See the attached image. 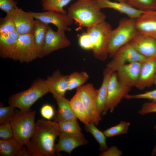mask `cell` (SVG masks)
Returning a JSON list of instances; mask_svg holds the SVG:
<instances>
[{
    "label": "cell",
    "mask_w": 156,
    "mask_h": 156,
    "mask_svg": "<svg viewBox=\"0 0 156 156\" xmlns=\"http://www.w3.org/2000/svg\"><path fill=\"white\" fill-rule=\"evenodd\" d=\"M6 14L10 16L19 35L33 33L35 20L29 12L17 6L12 12Z\"/></svg>",
    "instance_id": "obj_15"
},
{
    "label": "cell",
    "mask_w": 156,
    "mask_h": 156,
    "mask_svg": "<svg viewBox=\"0 0 156 156\" xmlns=\"http://www.w3.org/2000/svg\"><path fill=\"white\" fill-rule=\"evenodd\" d=\"M114 72L106 67L103 71V78L101 86L97 90L96 103L98 111L102 115L105 106L107 93L108 83L110 77Z\"/></svg>",
    "instance_id": "obj_23"
},
{
    "label": "cell",
    "mask_w": 156,
    "mask_h": 156,
    "mask_svg": "<svg viewBox=\"0 0 156 156\" xmlns=\"http://www.w3.org/2000/svg\"><path fill=\"white\" fill-rule=\"evenodd\" d=\"M154 155L156 156V152H155V154H154Z\"/></svg>",
    "instance_id": "obj_47"
},
{
    "label": "cell",
    "mask_w": 156,
    "mask_h": 156,
    "mask_svg": "<svg viewBox=\"0 0 156 156\" xmlns=\"http://www.w3.org/2000/svg\"><path fill=\"white\" fill-rule=\"evenodd\" d=\"M122 154V152L116 146H112L106 151L101 152L100 156H120Z\"/></svg>",
    "instance_id": "obj_41"
},
{
    "label": "cell",
    "mask_w": 156,
    "mask_h": 156,
    "mask_svg": "<svg viewBox=\"0 0 156 156\" xmlns=\"http://www.w3.org/2000/svg\"><path fill=\"white\" fill-rule=\"evenodd\" d=\"M154 128L156 131V125L155 126ZM156 152V143L155 145V147H154L153 149V150L152 153H151L152 155L154 156V154H155Z\"/></svg>",
    "instance_id": "obj_43"
},
{
    "label": "cell",
    "mask_w": 156,
    "mask_h": 156,
    "mask_svg": "<svg viewBox=\"0 0 156 156\" xmlns=\"http://www.w3.org/2000/svg\"><path fill=\"white\" fill-rule=\"evenodd\" d=\"M40 113L43 118L48 120L53 118L55 114L53 107L48 104H45L41 107Z\"/></svg>",
    "instance_id": "obj_39"
},
{
    "label": "cell",
    "mask_w": 156,
    "mask_h": 156,
    "mask_svg": "<svg viewBox=\"0 0 156 156\" xmlns=\"http://www.w3.org/2000/svg\"><path fill=\"white\" fill-rule=\"evenodd\" d=\"M95 1L100 9L104 8L112 9L125 14L129 18L132 19H136L144 12V11L136 9L125 2H112L109 0Z\"/></svg>",
    "instance_id": "obj_20"
},
{
    "label": "cell",
    "mask_w": 156,
    "mask_h": 156,
    "mask_svg": "<svg viewBox=\"0 0 156 156\" xmlns=\"http://www.w3.org/2000/svg\"><path fill=\"white\" fill-rule=\"evenodd\" d=\"M49 92L45 80L38 79L28 89L11 95L8 103L9 105L21 111H27L38 99Z\"/></svg>",
    "instance_id": "obj_3"
},
{
    "label": "cell",
    "mask_w": 156,
    "mask_h": 156,
    "mask_svg": "<svg viewBox=\"0 0 156 156\" xmlns=\"http://www.w3.org/2000/svg\"><path fill=\"white\" fill-rule=\"evenodd\" d=\"M130 123L121 120L117 125L110 127L103 132L106 137H112L119 135L127 133Z\"/></svg>",
    "instance_id": "obj_32"
},
{
    "label": "cell",
    "mask_w": 156,
    "mask_h": 156,
    "mask_svg": "<svg viewBox=\"0 0 156 156\" xmlns=\"http://www.w3.org/2000/svg\"><path fill=\"white\" fill-rule=\"evenodd\" d=\"M70 102L72 109L75 116L84 125L92 121L82 102L79 91L77 90Z\"/></svg>",
    "instance_id": "obj_25"
},
{
    "label": "cell",
    "mask_w": 156,
    "mask_h": 156,
    "mask_svg": "<svg viewBox=\"0 0 156 156\" xmlns=\"http://www.w3.org/2000/svg\"><path fill=\"white\" fill-rule=\"evenodd\" d=\"M80 0V1H89V0Z\"/></svg>",
    "instance_id": "obj_46"
},
{
    "label": "cell",
    "mask_w": 156,
    "mask_h": 156,
    "mask_svg": "<svg viewBox=\"0 0 156 156\" xmlns=\"http://www.w3.org/2000/svg\"><path fill=\"white\" fill-rule=\"evenodd\" d=\"M73 0H41L43 11H53L65 14L67 13L64 7Z\"/></svg>",
    "instance_id": "obj_28"
},
{
    "label": "cell",
    "mask_w": 156,
    "mask_h": 156,
    "mask_svg": "<svg viewBox=\"0 0 156 156\" xmlns=\"http://www.w3.org/2000/svg\"><path fill=\"white\" fill-rule=\"evenodd\" d=\"M156 74V58L146 57L141 62L138 79L135 87L140 90L154 84Z\"/></svg>",
    "instance_id": "obj_14"
},
{
    "label": "cell",
    "mask_w": 156,
    "mask_h": 156,
    "mask_svg": "<svg viewBox=\"0 0 156 156\" xmlns=\"http://www.w3.org/2000/svg\"><path fill=\"white\" fill-rule=\"evenodd\" d=\"M89 75L86 72H75L68 75V90H71L81 86L87 81Z\"/></svg>",
    "instance_id": "obj_29"
},
{
    "label": "cell",
    "mask_w": 156,
    "mask_h": 156,
    "mask_svg": "<svg viewBox=\"0 0 156 156\" xmlns=\"http://www.w3.org/2000/svg\"><path fill=\"white\" fill-rule=\"evenodd\" d=\"M49 92L55 98L59 96L64 97L68 88V75L62 74L60 70L55 71L51 76L45 80Z\"/></svg>",
    "instance_id": "obj_19"
},
{
    "label": "cell",
    "mask_w": 156,
    "mask_h": 156,
    "mask_svg": "<svg viewBox=\"0 0 156 156\" xmlns=\"http://www.w3.org/2000/svg\"><path fill=\"white\" fill-rule=\"evenodd\" d=\"M19 34L16 31L0 34V56L11 58L15 49Z\"/></svg>",
    "instance_id": "obj_21"
},
{
    "label": "cell",
    "mask_w": 156,
    "mask_h": 156,
    "mask_svg": "<svg viewBox=\"0 0 156 156\" xmlns=\"http://www.w3.org/2000/svg\"><path fill=\"white\" fill-rule=\"evenodd\" d=\"M110 24L105 21L87 28L92 44L94 57L104 61L109 55L108 47L110 33L112 30Z\"/></svg>",
    "instance_id": "obj_6"
},
{
    "label": "cell",
    "mask_w": 156,
    "mask_h": 156,
    "mask_svg": "<svg viewBox=\"0 0 156 156\" xmlns=\"http://www.w3.org/2000/svg\"><path fill=\"white\" fill-rule=\"evenodd\" d=\"M77 120L70 119L62 120L58 122L60 132L68 133H81L82 129Z\"/></svg>",
    "instance_id": "obj_30"
},
{
    "label": "cell",
    "mask_w": 156,
    "mask_h": 156,
    "mask_svg": "<svg viewBox=\"0 0 156 156\" xmlns=\"http://www.w3.org/2000/svg\"><path fill=\"white\" fill-rule=\"evenodd\" d=\"M32 156L31 154L27 150V149L24 147L22 150L19 156Z\"/></svg>",
    "instance_id": "obj_42"
},
{
    "label": "cell",
    "mask_w": 156,
    "mask_h": 156,
    "mask_svg": "<svg viewBox=\"0 0 156 156\" xmlns=\"http://www.w3.org/2000/svg\"><path fill=\"white\" fill-rule=\"evenodd\" d=\"M154 84L156 85V74L155 75L154 79Z\"/></svg>",
    "instance_id": "obj_45"
},
{
    "label": "cell",
    "mask_w": 156,
    "mask_h": 156,
    "mask_svg": "<svg viewBox=\"0 0 156 156\" xmlns=\"http://www.w3.org/2000/svg\"><path fill=\"white\" fill-rule=\"evenodd\" d=\"M146 57L139 53L129 43L120 48L106 67L113 72L116 71L122 66L133 62H142Z\"/></svg>",
    "instance_id": "obj_9"
},
{
    "label": "cell",
    "mask_w": 156,
    "mask_h": 156,
    "mask_svg": "<svg viewBox=\"0 0 156 156\" xmlns=\"http://www.w3.org/2000/svg\"><path fill=\"white\" fill-rule=\"evenodd\" d=\"M36 112L15 110L10 122L14 137L21 145H26L35 130Z\"/></svg>",
    "instance_id": "obj_4"
},
{
    "label": "cell",
    "mask_w": 156,
    "mask_h": 156,
    "mask_svg": "<svg viewBox=\"0 0 156 156\" xmlns=\"http://www.w3.org/2000/svg\"><path fill=\"white\" fill-rule=\"evenodd\" d=\"M15 108L9 105L4 107L0 102V123L9 122L11 120L15 111Z\"/></svg>",
    "instance_id": "obj_34"
},
{
    "label": "cell",
    "mask_w": 156,
    "mask_h": 156,
    "mask_svg": "<svg viewBox=\"0 0 156 156\" xmlns=\"http://www.w3.org/2000/svg\"><path fill=\"white\" fill-rule=\"evenodd\" d=\"M37 57L33 33L19 35L14 51L10 59L28 63Z\"/></svg>",
    "instance_id": "obj_7"
},
{
    "label": "cell",
    "mask_w": 156,
    "mask_h": 156,
    "mask_svg": "<svg viewBox=\"0 0 156 156\" xmlns=\"http://www.w3.org/2000/svg\"><path fill=\"white\" fill-rule=\"evenodd\" d=\"M49 25L35 19L33 32L37 57H43L42 50L45 42L46 33Z\"/></svg>",
    "instance_id": "obj_24"
},
{
    "label": "cell",
    "mask_w": 156,
    "mask_h": 156,
    "mask_svg": "<svg viewBox=\"0 0 156 156\" xmlns=\"http://www.w3.org/2000/svg\"><path fill=\"white\" fill-rule=\"evenodd\" d=\"M138 113L141 115L156 113V102L152 101L151 102L144 103Z\"/></svg>",
    "instance_id": "obj_40"
},
{
    "label": "cell",
    "mask_w": 156,
    "mask_h": 156,
    "mask_svg": "<svg viewBox=\"0 0 156 156\" xmlns=\"http://www.w3.org/2000/svg\"><path fill=\"white\" fill-rule=\"evenodd\" d=\"M77 90L79 92L83 103L92 121L98 125L102 118L97 107V90L92 83H88L78 87Z\"/></svg>",
    "instance_id": "obj_10"
},
{
    "label": "cell",
    "mask_w": 156,
    "mask_h": 156,
    "mask_svg": "<svg viewBox=\"0 0 156 156\" xmlns=\"http://www.w3.org/2000/svg\"><path fill=\"white\" fill-rule=\"evenodd\" d=\"M65 32L63 30L55 31L49 25L42 50L43 57L70 45L71 42L66 36Z\"/></svg>",
    "instance_id": "obj_11"
},
{
    "label": "cell",
    "mask_w": 156,
    "mask_h": 156,
    "mask_svg": "<svg viewBox=\"0 0 156 156\" xmlns=\"http://www.w3.org/2000/svg\"><path fill=\"white\" fill-rule=\"evenodd\" d=\"M131 7L144 12L156 10V0H125Z\"/></svg>",
    "instance_id": "obj_31"
},
{
    "label": "cell",
    "mask_w": 156,
    "mask_h": 156,
    "mask_svg": "<svg viewBox=\"0 0 156 156\" xmlns=\"http://www.w3.org/2000/svg\"><path fill=\"white\" fill-rule=\"evenodd\" d=\"M84 125L85 131L91 133L99 143V151L103 152L107 150L108 148L106 142V137L103 132L99 129L92 121Z\"/></svg>",
    "instance_id": "obj_27"
},
{
    "label": "cell",
    "mask_w": 156,
    "mask_h": 156,
    "mask_svg": "<svg viewBox=\"0 0 156 156\" xmlns=\"http://www.w3.org/2000/svg\"><path fill=\"white\" fill-rule=\"evenodd\" d=\"M60 133L58 123L44 118L36 122L34 131L26 145L32 156H55V142Z\"/></svg>",
    "instance_id": "obj_1"
},
{
    "label": "cell",
    "mask_w": 156,
    "mask_h": 156,
    "mask_svg": "<svg viewBox=\"0 0 156 156\" xmlns=\"http://www.w3.org/2000/svg\"><path fill=\"white\" fill-rule=\"evenodd\" d=\"M135 19L121 18L118 26L112 29L109 35L108 52L113 57L121 47L128 43L138 34L135 25Z\"/></svg>",
    "instance_id": "obj_5"
},
{
    "label": "cell",
    "mask_w": 156,
    "mask_h": 156,
    "mask_svg": "<svg viewBox=\"0 0 156 156\" xmlns=\"http://www.w3.org/2000/svg\"><path fill=\"white\" fill-rule=\"evenodd\" d=\"M13 137L14 134L10 122L0 124V139H6Z\"/></svg>",
    "instance_id": "obj_36"
},
{
    "label": "cell",
    "mask_w": 156,
    "mask_h": 156,
    "mask_svg": "<svg viewBox=\"0 0 156 156\" xmlns=\"http://www.w3.org/2000/svg\"><path fill=\"white\" fill-rule=\"evenodd\" d=\"M124 98L127 99H145L156 102V89L143 93L134 95L128 94Z\"/></svg>",
    "instance_id": "obj_35"
},
{
    "label": "cell",
    "mask_w": 156,
    "mask_h": 156,
    "mask_svg": "<svg viewBox=\"0 0 156 156\" xmlns=\"http://www.w3.org/2000/svg\"><path fill=\"white\" fill-rule=\"evenodd\" d=\"M131 89V88L121 84L118 80L116 73L115 72H114L108 83L105 106L102 115H105L108 111L113 112L115 108L125 96L128 94Z\"/></svg>",
    "instance_id": "obj_8"
},
{
    "label": "cell",
    "mask_w": 156,
    "mask_h": 156,
    "mask_svg": "<svg viewBox=\"0 0 156 156\" xmlns=\"http://www.w3.org/2000/svg\"><path fill=\"white\" fill-rule=\"evenodd\" d=\"M129 43L139 53L144 57L156 58V39L138 34Z\"/></svg>",
    "instance_id": "obj_18"
},
{
    "label": "cell",
    "mask_w": 156,
    "mask_h": 156,
    "mask_svg": "<svg viewBox=\"0 0 156 156\" xmlns=\"http://www.w3.org/2000/svg\"><path fill=\"white\" fill-rule=\"evenodd\" d=\"M101 9L95 0H78L68 8L67 13L70 18L78 24V30L105 21L106 15Z\"/></svg>",
    "instance_id": "obj_2"
},
{
    "label": "cell",
    "mask_w": 156,
    "mask_h": 156,
    "mask_svg": "<svg viewBox=\"0 0 156 156\" xmlns=\"http://www.w3.org/2000/svg\"><path fill=\"white\" fill-rule=\"evenodd\" d=\"M16 31L14 24L9 15L0 18V34Z\"/></svg>",
    "instance_id": "obj_33"
},
{
    "label": "cell",
    "mask_w": 156,
    "mask_h": 156,
    "mask_svg": "<svg viewBox=\"0 0 156 156\" xmlns=\"http://www.w3.org/2000/svg\"><path fill=\"white\" fill-rule=\"evenodd\" d=\"M57 143L55 144V148L58 155L62 151L70 154L77 147L87 144L88 140L81 133H68L61 132L59 135Z\"/></svg>",
    "instance_id": "obj_13"
},
{
    "label": "cell",
    "mask_w": 156,
    "mask_h": 156,
    "mask_svg": "<svg viewBox=\"0 0 156 156\" xmlns=\"http://www.w3.org/2000/svg\"><path fill=\"white\" fill-rule=\"evenodd\" d=\"M24 147L14 137L0 139L1 156H19Z\"/></svg>",
    "instance_id": "obj_26"
},
{
    "label": "cell",
    "mask_w": 156,
    "mask_h": 156,
    "mask_svg": "<svg viewBox=\"0 0 156 156\" xmlns=\"http://www.w3.org/2000/svg\"><path fill=\"white\" fill-rule=\"evenodd\" d=\"M116 0L117 1H118V2L126 3V1H125V0Z\"/></svg>",
    "instance_id": "obj_44"
},
{
    "label": "cell",
    "mask_w": 156,
    "mask_h": 156,
    "mask_svg": "<svg viewBox=\"0 0 156 156\" xmlns=\"http://www.w3.org/2000/svg\"><path fill=\"white\" fill-rule=\"evenodd\" d=\"M135 25L139 34L156 39V10L144 12L135 19Z\"/></svg>",
    "instance_id": "obj_17"
},
{
    "label": "cell",
    "mask_w": 156,
    "mask_h": 156,
    "mask_svg": "<svg viewBox=\"0 0 156 156\" xmlns=\"http://www.w3.org/2000/svg\"><path fill=\"white\" fill-rule=\"evenodd\" d=\"M79 43L80 46L83 49L89 50L92 48L90 37L86 32L82 33L79 37Z\"/></svg>",
    "instance_id": "obj_38"
},
{
    "label": "cell",
    "mask_w": 156,
    "mask_h": 156,
    "mask_svg": "<svg viewBox=\"0 0 156 156\" xmlns=\"http://www.w3.org/2000/svg\"><path fill=\"white\" fill-rule=\"evenodd\" d=\"M141 62H133L126 64L116 71L119 82L123 86L131 88L135 86L138 82Z\"/></svg>",
    "instance_id": "obj_16"
},
{
    "label": "cell",
    "mask_w": 156,
    "mask_h": 156,
    "mask_svg": "<svg viewBox=\"0 0 156 156\" xmlns=\"http://www.w3.org/2000/svg\"><path fill=\"white\" fill-rule=\"evenodd\" d=\"M18 1L14 0H0V9L6 14L10 13L17 6Z\"/></svg>",
    "instance_id": "obj_37"
},
{
    "label": "cell",
    "mask_w": 156,
    "mask_h": 156,
    "mask_svg": "<svg viewBox=\"0 0 156 156\" xmlns=\"http://www.w3.org/2000/svg\"><path fill=\"white\" fill-rule=\"evenodd\" d=\"M58 109L55 112L53 121L58 122L64 120L77 119L71 107L70 101L64 97L59 96L55 98Z\"/></svg>",
    "instance_id": "obj_22"
},
{
    "label": "cell",
    "mask_w": 156,
    "mask_h": 156,
    "mask_svg": "<svg viewBox=\"0 0 156 156\" xmlns=\"http://www.w3.org/2000/svg\"><path fill=\"white\" fill-rule=\"evenodd\" d=\"M33 18L47 24L51 23L55 25L57 30L70 31L68 27L73 23V20L67 14L53 11L37 12L29 11Z\"/></svg>",
    "instance_id": "obj_12"
}]
</instances>
